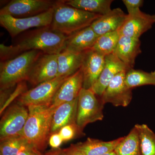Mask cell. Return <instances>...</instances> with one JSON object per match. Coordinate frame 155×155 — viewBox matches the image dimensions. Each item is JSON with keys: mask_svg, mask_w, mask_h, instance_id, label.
<instances>
[{"mask_svg": "<svg viewBox=\"0 0 155 155\" xmlns=\"http://www.w3.org/2000/svg\"><path fill=\"white\" fill-rule=\"evenodd\" d=\"M67 37L51 26L38 28L27 34L16 44L10 46L1 44V60L6 61L33 50L44 54H58L64 51Z\"/></svg>", "mask_w": 155, "mask_h": 155, "instance_id": "6da1fadb", "label": "cell"}, {"mask_svg": "<svg viewBox=\"0 0 155 155\" xmlns=\"http://www.w3.org/2000/svg\"><path fill=\"white\" fill-rule=\"evenodd\" d=\"M28 108V116L22 136L28 144L41 152L48 143L55 110L47 105H31Z\"/></svg>", "mask_w": 155, "mask_h": 155, "instance_id": "7a4b0ae2", "label": "cell"}, {"mask_svg": "<svg viewBox=\"0 0 155 155\" xmlns=\"http://www.w3.org/2000/svg\"><path fill=\"white\" fill-rule=\"evenodd\" d=\"M101 16L68 5L64 1H59L56 2L54 6L51 27L69 36L90 26L95 20Z\"/></svg>", "mask_w": 155, "mask_h": 155, "instance_id": "3957f363", "label": "cell"}, {"mask_svg": "<svg viewBox=\"0 0 155 155\" xmlns=\"http://www.w3.org/2000/svg\"><path fill=\"white\" fill-rule=\"evenodd\" d=\"M42 54L44 53L40 51H28L15 58L1 62V91L9 89L17 83L27 81L32 65Z\"/></svg>", "mask_w": 155, "mask_h": 155, "instance_id": "277c9868", "label": "cell"}, {"mask_svg": "<svg viewBox=\"0 0 155 155\" xmlns=\"http://www.w3.org/2000/svg\"><path fill=\"white\" fill-rule=\"evenodd\" d=\"M91 89L82 88L78 96L76 124L81 130L87 124L104 119V104Z\"/></svg>", "mask_w": 155, "mask_h": 155, "instance_id": "5b68a950", "label": "cell"}, {"mask_svg": "<svg viewBox=\"0 0 155 155\" xmlns=\"http://www.w3.org/2000/svg\"><path fill=\"white\" fill-rule=\"evenodd\" d=\"M54 7L32 17L17 18L9 15H0V24L12 38L30 28L50 27L52 22Z\"/></svg>", "mask_w": 155, "mask_h": 155, "instance_id": "8992f818", "label": "cell"}, {"mask_svg": "<svg viewBox=\"0 0 155 155\" xmlns=\"http://www.w3.org/2000/svg\"><path fill=\"white\" fill-rule=\"evenodd\" d=\"M68 77H58L37 85L22 93L17 104L28 107L31 105L50 106L57 91Z\"/></svg>", "mask_w": 155, "mask_h": 155, "instance_id": "52a82bcc", "label": "cell"}, {"mask_svg": "<svg viewBox=\"0 0 155 155\" xmlns=\"http://www.w3.org/2000/svg\"><path fill=\"white\" fill-rule=\"evenodd\" d=\"M28 116V110L17 104L10 107L0 122L1 141L11 137L22 136L23 129Z\"/></svg>", "mask_w": 155, "mask_h": 155, "instance_id": "ba28073f", "label": "cell"}, {"mask_svg": "<svg viewBox=\"0 0 155 155\" xmlns=\"http://www.w3.org/2000/svg\"><path fill=\"white\" fill-rule=\"evenodd\" d=\"M55 2L48 0H13L1 9L0 15L17 18L34 17L49 11Z\"/></svg>", "mask_w": 155, "mask_h": 155, "instance_id": "9c48e42d", "label": "cell"}, {"mask_svg": "<svg viewBox=\"0 0 155 155\" xmlns=\"http://www.w3.org/2000/svg\"><path fill=\"white\" fill-rule=\"evenodd\" d=\"M126 71L120 72L111 81L100 97L103 104H112L115 107H127L132 99V89L125 83Z\"/></svg>", "mask_w": 155, "mask_h": 155, "instance_id": "30bf717a", "label": "cell"}, {"mask_svg": "<svg viewBox=\"0 0 155 155\" xmlns=\"http://www.w3.org/2000/svg\"><path fill=\"white\" fill-rule=\"evenodd\" d=\"M58 54L41 55L32 65L27 81L37 86L58 77Z\"/></svg>", "mask_w": 155, "mask_h": 155, "instance_id": "8fae6325", "label": "cell"}, {"mask_svg": "<svg viewBox=\"0 0 155 155\" xmlns=\"http://www.w3.org/2000/svg\"><path fill=\"white\" fill-rule=\"evenodd\" d=\"M155 23V15L146 14L140 9L127 14V17L119 31L120 35L139 39L152 27Z\"/></svg>", "mask_w": 155, "mask_h": 155, "instance_id": "7c38bea8", "label": "cell"}, {"mask_svg": "<svg viewBox=\"0 0 155 155\" xmlns=\"http://www.w3.org/2000/svg\"><path fill=\"white\" fill-rule=\"evenodd\" d=\"M83 75L81 69L67 78L58 89L52 100L50 107L56 108L64 103L69 102L78 97L83 88Z\"/></svg>", "mask_w": 155, "mask_h": 155, "instance_id": "4fadbf2b", "label": "cell"}, {"mask_svg": "<svg viewBox=\"0 0 155 155\" xmlns=\"http://www.w3.org/2000/svg\"><path fill=\"white\" fill-rule=\"evenodd\" d=\"M130 69L113 54L106 56L105 65L99 77L91 88L95 94L101 97L111 81L120 72Z\"/></svg>", "mask_w": 155, "mask_h": 155, "instance_id": "5bb4252c", "label": "cell"}, {"mask_svg": "<svg viewBox=\"0 0 155 155\" xmlns=\"http://www.w3.org/2000/svg\"><path fill=\"white\" fill-rule=\"evenodd\" d=\"M105 58L91 49L85 52L81 68L83 75V88L91 89L96 82L104 69Z\"/></svg>", "mask_w": 155, "mask_h": 155, "instance_id": "9a60e30c", "label": "cell"}, {"mask_svg": "<svg viewBox=\"0 0 155 155\" xmlns=\"http://www.w3.org/2000/svg\"><path fill=\"white\" fill-rule=\"evenodd\" d=\"M98 35L91 26L67 36L64 50L75 53H81L91 49Z\"/></svg>", "mask_w": 155, "mask_h": 155, "instance_id": "2e32d148", "label": "cell"}, {"mask_svg": "<svg viewBox=\"0 0 155 155\" xmlns=\"http://www.w3.org/2000/svg\"><path fill=\"white\" fill-rule=\"evenodd\" d=\"M139 39L120 35L114 54L130 69H133L136 59L141 53Z\"/></svg>", "mask_w": 155, "mask_h": 155, "instance_id": "e0dca14e", "label": "cell"}, {"mask_svg": "<svg viewBox=\"0 0 155 155\" xmlns=\"http://www.w3.org/2000/svg\"><path fill=\"white\" fill-rule=\"evenodd\" d=\"M78 97L69 102L64 103L57 107L53 114L51 135L58 133L66 125L76 124Z\"/></svg>", "mask_w": 155, "mask_h": 155, "instance_id": "ac0fdd59", "label": "cell"}, {"mask_svg": "<svg viewBox=\"0 0 155 155\" xmlns=\"http://www.w3.org/2000/svg\"><path fill=\"white\" fill-rule=\"evenodd\" d=\"M127 14L120 8L112 10L102 15L93 22L91 27L99 36L112 31H118L125 21Z\"/></svg>", "mask_w": 155, "mask_h": 155, "instance_id": "d6986e66", "label": "cell"}, {"mask_svg": "<svg viewBox=\"0 0 155 155\" xmlns=\"http://www.w3.org/2000/svg\"><path fill=\"white\" fill-rule=\"evenodd\" d=\"M84 52L75 53L64 50L58 54V77H69L81 68Z\"/></svg>", "mask_w": 155, "mask_h": 155, "instance_id": "ffe728a7", "label": "cell"}, {"mask_svg": "<svg viewBox=\"0 0 155 155\" xmlns=\"http://www.w3.org/2000/svg\"><path fill=\"white\" fill-rule=\"evenodd\" d=\"M122 137L109 141L87 138L84 142L79 143L75 145L86 155H102L114 151Z\"/></svg>", "mask_w": 155, "mask_h": 155, "instance_id": "44dd1931", "label": "cell"}, {"mask_svg": "<svg viewBox=\"0 0 155 155\" xmlns=\"http://www.w3.org/2000/svg\"><path fill=\"white\" fill-rule=\"evenodd\" d=\"M65 4L73 8L93 14L104 15L112 11L113 0H68Z\"/></svg>", "mask_w": 155, "mask_h": 155, "instance_id": "7402d4cb", "label": "cell"}, {"mask_svg": "<svg viewBox=\"0 0 155 155\" xmlns=\"http://www.w3.org/2000/svg\"><path fill=\"white\" fill-rule=\"evenodd\" d=\"M114 151L116 155H142L138 131L134 126L122 137Z\"/></svg>", "mask_w": 155, "mask_h": 155, "instance_id": "603a6c76", "label": "cell"}, {"mask_svg": "<svg viewBox=\"0 0 155 155\" xmlns=\"http://www.w3.org/2000/svg\"><path fill=\"white\" fill-rule=\"evenodd\" d=\"M125 83L129 88L144 85L155 86V71L150 72L131 69L125 74Z\"/></svg>", "mask_w": 155, "mask_h": 155, "instance_id": "cb8c5ba5", "label": "cell"}, {"mask_svg": "<svg viewBox=\"0 0 155 155\" xmlns=\"http://www.w3.org/2000/svg\"><path fill=\"white\" fill-rule=\"evenodd\" d=\"M119 37L118 30L102 35L99 36L91 49L104 57L113 54Z\"/></svg>", "mask_w": 155, "mask_h": 155, "instance_id": "d4e9b609", "label": "cell"}, {"mask_svg": "<svg viewBox=\"0 0 155 155\" xmlns=\"http://www.w3.org/2000/svg\"><path fill=\"white\" fill-rule=\"evenodd\" d=\"M138 131L142 155H155V134L146 124L134 125Z\"/></svg>", "mask_w": 155, "mask_h": 155, "instance_id": "484cf974", "label": "cell"}, {"mask_svg": "<svg viewBox=\"0 0 155 155\" xmlns=\"http://www.w3.org/2000/svg\"><path fill=\"white\" fill-rule=\"evenodd\" d=\"M28 143L22 136L6 139L1 141L0 155H16Z\"/></svg>", "mask_w": 155, "mask_h": 155, "instance_id": "4316f807", "label": "cell"}, {"mask_svg": "<svg viewBox=\"0 0 155 155\" xmlns=\"http://www.w3.org/2000/svg\"><path fill=\"white\" fill-rule=\"evenodd\" d=\"M58 133L64 142L69 141L83 134V131L81 130L76 124L66 125L62 127Z\"/></svg>", "mask_w": 155, "mask_h": 155, "instance_id": "83f0119b", "label": "cell"}, {"mask_svg": "<svg viewBox=\"0 0 155 155\" xmlns=\"http://www.w3.org/2000/svg\"><path fill=\"white\" fill-rule=\"evenodd\" d=\"M128 14H132L140 9L143 5L144 1L143 0H123Z\"/></svg>", "mask_w": 155, "mask_h": 155, "instance_id": "f1b7e54d", "label": "cell"}, {"mask_svg": "<svg viewBox=\"0 0 155 155\" xmlns=\"http://www.w3.org/2000/svg\"><path fill=\"white\" fill-rule=\"evenodd\" d=\"M63 142L61 135L58 132L51 134L49 139L48 143L53 149H56L59 148Z\"/></svg>", "mask_w": 155, "mask_h": 155, "instance_id": "f546056e", "label": "cell"}, {"mask_svg": "<svg viewBox=\"0 0 155 155\" xmlns=\"http://www.w3.org/2000/svg\"><path fill=\"white\" fill-rule=\"evenodd\" d=\"M41 153L30 144H26L16 155H41Z\"/></svg>", "mask_w": 155, "mask_h": 155, "instance_id": "4dcf8cb0", "label": "cell"}, {"mask_svg": "<svg viewBox=\"0 0 155 155\" xmlns=\"http://www.w3.org/2000/svg\"><path fill=\"white\" fill-rule=\"evenodd\" d=\"M67 155H86L75 146V144H72L68 148L65 149Z\"/></svg>", "mask_w": 155, "mask_h": 155, "instance_id": "1f68e13d", "label": "cell"}, {"mask_svg": "<svg viewBox=\"0 0 155 155\" xmlns=\"http://www.w3.org/2000/svg\"><path fill=\"white\" fill-rule=\"evenodd\" d=\"M45 155H67L65 149H61L60 148L56 149H52L48 152Z\"/></svg>", "mask_w": 155, "mask_h": 155, "instance_id": "d6a6232c", "label": "cell"}, {"mask_svg": "<svg viewBox=\"0 0 155 155\" xmlns=\"http://www.w3.org/2000/svg\"><path fill=\"white\" fill-rule=\"evenodd\" d=\"M102 155H116L115 153L114 152V151L111 152L107 153L104 154H103Z\"/></svg>", "mask_w": 155, "mask_h": 155, "instance_id": "836d02e7", "label": "cell"}, {"mask_svg": "<svg viewBox=\"0 0 155 155\" xmlns=\"http://www.w3.org/2000/svg\"><path fill=\"white\" fill-rule=\"evenodd\" d=\"M41 155H45V154L43 155V154H41Z\"/></svg>", "mask_w": 155, "mask_h": 155, "instance_id": "e575fe53", "label": "cell"}]
</instances>
